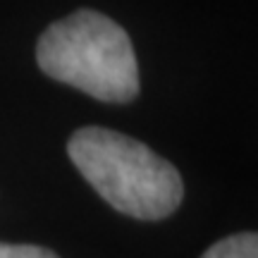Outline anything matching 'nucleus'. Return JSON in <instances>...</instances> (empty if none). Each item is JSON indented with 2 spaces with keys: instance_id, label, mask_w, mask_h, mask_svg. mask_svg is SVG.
<instances>
[{
  "instance_id": "1",
  "label": "nucleus",
  "mask_w": 258,
  "mask_h": 258,
  "mask_svg": "<svg viewBox=\"0 0 258 258\" xmlns=\"http://www.w3.org/2000/svg\"><path fill=\"white\" fill-rule=\"evenodd\" d=\"M67 151L84 179L124 215L163 220L182 201L179 172L137 139L84 127L70 139Z\"/></svg>"
},
{
  "instance_id": "2",
  "label": "nucleus",
  "mask_w": 258,
  "mask_h": 258,
  "mask_svg": "<svg viewBox=\"0 0 258 258\" xmlns=\"http://www.w3.org/2000/svg\"><path fill=\"white\" fill-rule=\"evenodd\" d=\"M38 67L103 103H127L139 93L137 55L127 31L93 10H77L43 31Z\"/></svg>"
},
{
  "instance_id": "3",
  "label": "nucleus",
  "mask_w": 258,
  "mask_h": 258,
  "mask_svg": "<svg viewBox=\"0 0 258 258\" xmlns=\"http://www.w3.org/2000/svg\"><path fill=\"white\" fill-rule=\"evenodd\" d=\"M203 258H258V237L253 232L234 234L213 244Z\"/></svg>"
},
{
  "instance_id": "4",
  "label": "nucleus",
  "mask_w": 258,
  "mask_h": 258,
  "mask_svg": "<svg viewBox=\"0 0 258 258\" xmlns=\"http://www.w3.org/2000/svg\"><path fill=\"white\" fill-rule=\"evenodd\" d=\"M0 258H57L53 251L41 246H15V244H0Z\"/></svg>"
}]
</instances>
